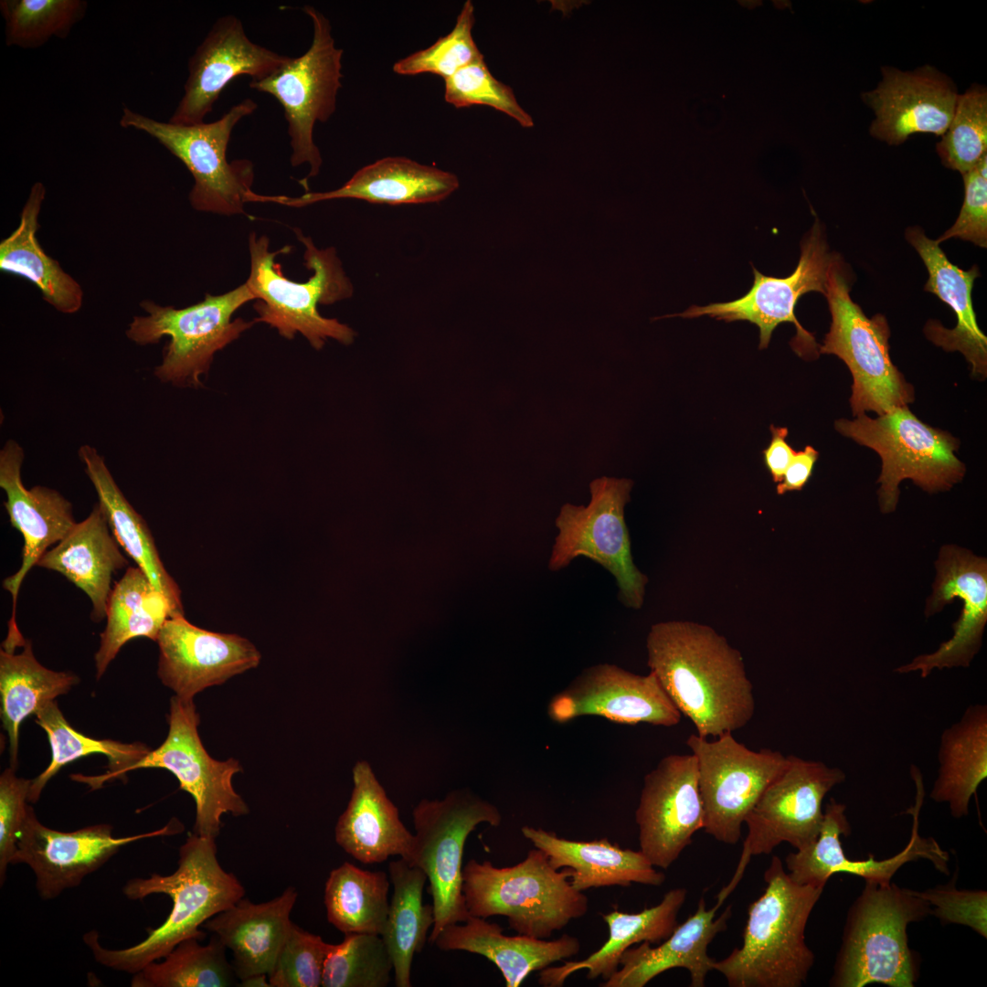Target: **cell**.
I'll return each instance as SVG.
<instances>
[{
  "mask_svg": "<svg viewBox=\"0 0 987 987\" xmlns=\"http://www.w3.org/2000/svg\"><path fill=\"white\" fill-rule=\"evenodd\" d=\"M459 186V178L451 172L407 157L388 156L362 167L334 190L305 193L298 197L252 192L249 202H274L296 207L339 198L387 205L428 204L446 199Z\"/></svg>",
  "mask_w": 987,
  "mask_h": 987,
  "instance_id": "cell-28",
  "label": "cell"
},
{
  "mask_svg": "<svg viewBox=\"0 0 987 987\" xmlns=\"http://www.w3.org/2000/svg\"><path fill=\"white\" fill-rule=\"evenodd\" d=\"M24 459L23 448L16 440H7L0 451V487L6 495L4 505L9 521L24 538L21 567L3 581L13 603L8 632L19 631L16 610L23 579L48 548L60 542L77 524L71 503L59 492L42 485L30 489L24 485Z\"/></svg>",
  "mask_w": 987,
  "mask_h": 987,
  "instance_id": "cell-26",
  "label": "cell"
},
{
  "mask_svg": "<svg viewBox=\"0 0 987 987\" xmlns=\"http://www.w3.org/2000/svg\"><path fill=\"white\" fill-rule=\"evenodd\" d=\"M764 881L763 894L748 907L742 946L714 960L712 970L730 987H801L815 961L805 929L823 888L794 882L777 855Z\"/></svg>",
  "mask_w": 987,
  "mask_h": 987,
  "instance_id": "cell-3",
  "label": "cell"
},
{
  "mask_svg": "<svg viewBox=\"0 0 987 987\" xmlns=\"http://www.w3.org/2000/svg\"><path fill=\"white\" fill-rule=\"evenodd\" d=\"M547 715L557 723L600 716L621 724L673 727L682 714L653 672L641 675L615 664L600 663L584 669L555 695Z\"/></svg>",
  "mask_w": 987,
  "mask_h": 987,
  "instance_id": "cell-21",
  "label": "cell"
},
{
  "mask_svg": "<svg viewBox=\"0 0 987 987\" xmlns=\"http://www.w3.org/2000/svg\"><path fill=\"white\" fill-rule=\"evenodd\" d=\"M168 723V735L163 744L132 765L128 772L146 768L172 772L180 788L195 801L193 833L217 839L222 815L249 813L247 803L232 784L233 776L242 768L234 759L218 761L207 752L198 735L199 716L193 699L173 696Z\"/></svg>",
  "mask_w": 987,
  "mask_h": 987,
  "instance_id": "cell-16",
  "label": "cell"
},
{
  "mask_svg": "<svg viewBox=\"0 0 987 987\" xmlns=\"http://www.w3.org/2000/svg\"><path fill=\"white\" fill-rule=\"evenodd\" d=\"M635 822L640 850L653 866L669 868L704 829L695 756L671 754L643 778Z\"/></svg>",
  "mask_w": 987,
  "mask_h": 987,
  "instance_id": "cell-20",
  "label": "cell"
},
{
  "mask_svg": "<svg viewBox=\"0 0 987 987\" xmlns=\"http://www.w3.org/2000/svg\"><path fill=\"white\" fill-rule=\"evenodd\" d=\"M945 166L961 175L987 154V91L972 86L959 94L951 121L937 144Z\"/></svg>",
  "mask_w": 987,
  "mask_h": 987,
  "instance_id": "cell-47",
  "label": "cell"
},
{
  "mask_svg": "<svg viewBox=\"0 0 987 987\" xmlns=\"http://www.w3.org/2000/svg\"><path fill=\"white\" fill-rule=\"evenodd\" d=\"M87 6L83 0H2L5 44L37 48L51 37L65 38Z\"/></svg>",
  "mask_w": 987,
  "mask_h": 987,
  "instance_id": "cell-45",
  "label": "cell"
},
{
  "mask_svg": "<svg viewBox=\"0 0 987 987\" xmlns=\"http://www.w3.org/2000/svg\"><path fill=\"white\" fill-rule=\"evenodd\" d=\"M771 440L769 446L762 451L764 463L775 483H779L791 463L795 451L787 442L788 429L770 425Z\"/></svg>",
  "mask_w": 987,
  "mask_h": 987,
  "instance_id": "cell-54",
  "label": "cell"
},
{
  "mask_svg": "<svg viewBox=\"0 0 987 987\" xmlns=\"http://www.w3.org/2000/svg\"><path fill=\"white\" fill-rule=\"evenodd\" d=\"M521 832L534 847L547 854L554 868L570 869V884L576 890L627 887L631 883L658 886L665 880L664 874L657 871L641 850L623 849L606 837L574 841L528 825Z\"/></svg>",
  "mask_w": 987,
  "mask_h": 987,
  "instance_id": "cell-33",
  "label": "cell"
},
{
  "mask_svg": "<svg viewBox=\"0 0 987 987\" xmlns=\"http://www.w3.org/2000/svg\"><path fill=\"white\" fill-rule=\"evenodd\" d=\"M173 616L168 600L138 567H129L108 600L107 622L95 654L97 679L127 642L139 637L156 641L163 625Z\"/></svg>",
  "mask_w": 987,
  "mask_h": 987,
  "instance_id": "cell-40",
  "label": "cell"
},
{
  "mask_svg": "<svg viewBox=\"0 0 987 987\" xmlns=\"http://www.w3.org/2000/svg\"><path fill=\"white\" fill-rule=\"evenodd\" d=\"M835 429L879 454L878 495L883 513L896 509L902 480L911 479L934 493L949 490L964 475V464L955 455L957 440L919 420L907 406L876 419L865 414L854 420L841 419Z\"/></svg>",
  "mask_w": 987,
  "mask_h": 987,
  "instance_id": "cell-10",
  "label": "cell"
},
{
  "mask_svg": "<svg viewBox=\"0 0 987 987\" xmlns=\"http://www.w3.org/2000/svg\"><path fill=\"white\" fill-rule=\"evenodd\" d=\"M182 830V824L174 820L161 829L125 837L114 836L111 825L105 823L60 832L42 824L30 806L12 865H28L36 876L39 897L52 899L66 889L78 886L122 847L145 838L175 834Z\"/></svg>",
  "mask_w": 987,
  "mask_h": 987,
  "instance_id": "cell-19",
  "label": "cell"
},
{
  "mask_svg": "<svg viewBox=\"0 0 987 987\" xmlns=\"http://www.w3.org/2000/svg\"><path fill=\"white\" fill-rule=\"evenodd\" d=\"M906 238L921 257L929 272L925 291L936 294L951 307L957 317L953 329L930 321L925 327L929 340L947 351L961 352L972 366V374L985 377L987 338L980 330L972 307L971 291L980 275L977 266L963 271L951 263L936 240L919 228H910Z\"/></svg>",
  "mask_w": 987,
  "mask_h": 987,
  "instance_id": "cell-32",
  "label": "cell"
},
{
  "mask_svg": "<svg viewBox=\"0 0 987 987\" xmlns=\"http://www.w3.org/2000/svg\"><path fill=\"white\" fill-rule=\"evenodd\" d=\"M313 36L308 50L291 58L278 69L249 87L269 93L282 106L292 150L291 164L310 165L308 176L320 172L322 156L313 141L317 122H325L334 113L336 96L342 87L344 50L335 46L328 18L312 5H304Z\"/></svg>",
  "mask_w": 987,
  "mask_h": 987,
  "instance_id": "cell-13",
  "label": "cell"
},
{
  "mask_svg": "<svg viewBox=\"0 0 987 987\" xmlns=\"http://www.w3.org/2000/svg\"><path fill=\"white\" fill-rule=\"evenodd\" d=\"M290 57L252 42L234 16L218 18L188 61L184 95L168 122L191 125L204 122L223 90L235 78L263 79Z\"/></svg>",
  "mask_w": 987,
  "mask_h": 987,
  "instance_id": "cell-23",
  "label": "cell"
},
{
  "mask_svg": "<svg viewBox=\"0 0 987 987\" xmlns=\"http://www.w3.org/2000/svg\"><path fill=\"white\" fill-rule=\"evenodd\" d=\"M416 831L410 864L419 867L430 883L434 942L450 924L470 917L462 893V855L469 834L481 823L497 827L499 809L467 788L450 791L441 800L422 799L413 809Z\"/></svg>",
  "mask_w": 987,
  "mask_h": 987,
  "instance_id": "cell-9",
  "label": "cell"
},
{
  "mask_svg": "<svg viewBox=\"0 0 987 987\" xmlns=\"http://www.w3.org/2000/svg\"><path fill=\"white\" fill-rule=\"evenodd\" d=\"M297 898L292 886L262 903L243 897L204 923L202 927L231 951L239 981L270 974L292 923L291 913Z\"/></svg>",
  "mask_w": 987,
  "mask_h": 987,
  "instance_id": "cell-30",
  "label": "cell"
},
{
  "mask_svg": "<svg viewBox=\"0 0 987 987\" xmlns=\"http://www.w3.org/2000/svg\"><path fill=\"white\" fill-rule=\"evenodd\" d=\"M192 937L178 943L163 961H153L135 972L133 987H228L239 980L227 949L212 935L210 941Z\"/></svg>",
  "mask_w": 987,
  "mask_h": 987,
  "instance_id": "cell-44",
  "label": "cell"
},
{
  "mask_svg": "<svg viewBox=\"0 0 987 987\" xmlns=\"http://www.w3.org/2000/svg\"><path fill=\"white\" fill-rule=\"evenodd\" d=\"M31 780L16 777L8 768L0 776V883L5 881L6 869L16 852L17 841L27 822Z\"/></svg>",
  "mask_w": 987,
  "mask_h": 987,
  "instance_id": "cell-52",
  "label": "cell"
},
{
  "mask_svg": "<svg viewBox=\"0 0 987 987\" xmlns=\"http://www.w3.org/2000/svg\"><path fill=\"white\" fill-rule=\"evenodd\" d=\"M647 664L703 738L744 727L755 713L741 653L713 628L662 621L647 635Z\"/></svg>",
  "mask_w": 987,
  "mask_h": 987,
  "instance_id": "cell-1",
  "label": "cell"
},
{
  "mask_svg": "<svg viewBox=\"0 0 987 987\" xmlns=\"http://www.w3.org/2000/svg\"><path fill=\"white\" fill-rule=\"evenodd\" d=\"M353 791L334 828L336 844L363 864H377L398 855L410 861L412 834L399 819L397 806L387 797L367 761L353 768Z\"/></svg>",
  "mask_w": 987,
  "mask_h": 987,
  "instance_id": "cell-29",
  "label": "cell"
},
{
  "mask_svg": "<svg viewBox=\"0 0 987 987\" xmlns=\"http://www.w3.org/2000/svg\"><path fill=\"white\" fill-rule=\"evenodd\" d=\"M686 889L673 888L664 894L654 907L638 913L617 909L602 915L609 928V938L596 951L581 960L567 961L557 967L540 971L538 982L545 987H561L574 972L587 970V978L608 980L620 966L625 950L634 944L647 941L659 944L667 939L678 925L677 916L686 898Z\"/></svg>",
  "mask_w": 987,
  "mask_h": 987,
  "instance_id": "cell-35",
  "label": "cell"
},
{
  "mask_svg": "<svg viewBox=\"0 0 987 987\" xmlns=\"http://www.w3.org/2000/svg\"><path fill=\"white\" fill-rule=\"evenodd\" d=\"M956 876L944 886H938L918 894L929 902L930 915L941 924H959L970 927L987 938V893L985 890H960Z\"/></svg>",
  "mask_w": 987,
  "mask_h": 987,
  "instance_id": "cell-51",
  "label": "cell"
},
{
  "mask_svg": "<svg viewBox=\"0 0 987 987\" xmlns=\"http://www.w3.org/2000/svg\"><path fill=\"white\" fill-rule=\"evenodd\" d=\"M78 456L120 546L168 600L175 616L184 614L181 590L166 571L145 520L119 488L104 458L88 444L79 448Z\"/></svg>",
  "mask_w": 987,
  "mask_h": 987,
  "instance_id": "cell-36",
  "label": "cell"
},
{
  "mask_svg": "<svg viewBox=\"0 0 987 987\" xmlns=\"http://www.w3.org/2000/svg\"><path fill=\"white\" fill-rule=\"evenodd\" d=\"M937 577L929 598L927 616L939 611L954 598L962 600L954 633L930 653L921 654L895 669L898 674L919 672L922 678L935 670L969 667L978 653L987 623V561L956 546L943 547L936 562Z\"/></svg>",
  "mask_w": 987,
  "mask_h": 987,
  "instance_id": "cell-22",
  "label": "cell"
},
{
  "mask_svg": "<svg viewBox=\"0 0 987 987\" xmlns=\"http://www.w3.org/2000/svg\"><path fill=\"white\" fill-rule=\"evenodd\" d=\"M388 874L393 895L381 937L392 959L395 985L410 987L413 957L424 949L434 910L432 904H423L428 879L419 867L400 857L389 863Z\"/></svg>",
  "mask_w": 987,
  "mask_h": 987,
  "instance_id": "cell-42",
  "label": "cell"
},
{
  "mask_svg": "<svg viewBox=\"0 0 987 987\" xmlns=\"http://www.w3.org/2000/svg\"><path fill=\"white\" fill-rule=\"evenodd\" d=\"M732 891L731 887L725 886L716 904L710 909L706 908L702 897L695 912L678 924L657 947H651V943L644 941L629 948L621 957L619 969L600 986L643 987L666 971L683 968L689 972L691 987H704L707 973L713 971L714 959L707 954L708 945L718 933L726 930L731 906L718 918H715V916Z\"/></svg>",
  "mask_w": 987,
  "mask_h": 987,
  "instance_id": "cell-27",
  "label": "cell"
},
{
  "mask_svg": "<svg viewBox=\"0 0 987 987\" xmlns=\"http://www.w3.org/2000/svg\"><path fill=\"white\" fill-rule=\"evenodd\" d=\"M910 775L915 783L916 797L914 805L906 812L912 815L913 823L910 838L902 851L883 860H876L872 854L865 860L847 858L840 840L841 835L848 836L851 833L846 805L831 798L824 808L817 839L806 848L786 856L785 865L790 877L800 885L824 888L833 875L844 873L860 876L865 882L887 885L900 867L919 859L929 861L938 871L949 875V853L934 838L919 834V813L925 797L924 782L917 766L911 765Z\"/></svg>",
  "mask_w": 987,
  "mask_h": 987,
  "instance_id": "cell-18",
  "label": "cell"
},
{
  "mask_svg": "<svg viewBox=\"0 0 987 987\" xmlns=\"http://www.w3.org/2000/svg\"><path fill=\"white\" fill-rule=\"evenodd\" d=\"M393 963L378 934L349 933L332 944L323 972V987H386Z\"/></svg>",
  "mask_w": 987,
  "mask_h": 987,
  "instance_id": "cell-46",
  "label": "cell"
},
{
  "mask_svg": "<svg viewBox=\"0 0 987 987\" xmlns=\"http://www.w3.org/2000/svg\"><path fill=\"white\" fill-rule=\"evenodd\" d=\"M474 23V6L472 1L467 0L448 35L438 38L431 46L398 60L393 65V71L403 76L431 73L445 80L462 68L483 58L472 37Z\"/></svg>",
  "mask_w": 987,
  "mask_h": 987,
  "instance_id": "cell-48",
  "label": "cell"
},
{
  "mask_svg": "<svg viewBox=\"0 0 987 987\" xmlns=\"http://www.w3.org/2000/svg\"><path fill=\"white\" fill-rule=\"evenodd\" d=\"M836 257L829 252L821 226L816 219L801 242L798 265L790 276H766L753 267L752 287L740 298L706 306L693 305L683 313L663 315L653 320L708 315L726 322L748 321L759 329V349L768 347L772 332L780 324L789 322L795 325L797 332L791 342L792 349L800 356L814 357L817 356V343L814 336L797 320L795 306L798 300L809 292H819L825 295L828 272Z\"/></svg>",
  "mask_w": 987,
  "mask_h": 987,
  "instance_id": "cell-17",
  "label": "cell"
},
{
  "mask_svg": "<svg viewBox=\"0 0 987 987\" xmlns=\"http://www.w3.org/2000/svg\"><path fill=\"white\" fill-rule=\"evenodd\" d=\"M37 566L60 573L86 593L92 604L90 618L100 622L106 617L112 576L129 566V560L120 549L98 502L84 520L42 556Z\"/></svg>",
  "mask_w": 987,
  "mask_h": 987,
  "instance_id": "cell-31",
  "label": "cell"
},
{
  "mask_svg": "<svg viewBox=\"0 0 987 987\" xmlns=\"http://www.w3.org/2000/svg\"><path fill=\"white\" fill-rule=\"evenodd\" d=\"M788 759L785 769L767 787L745 819L748 834L735 873L738 877L752 855L769 854L784 842L796 850L811 845L822 827L825 796L846 779L842 769L822 761L794 755Z\"/></svg>",
  "mask_w": 987,
  "mask_h": 987,
  "instance_id": "cell-15",
  "label": "cell"
},
{
  "mask_svg": "<svg viewBox=\"0 0 987 987\" xmlns=\"http://www.w3.org/2000/svg\"><path fill=\"white\" fill-rule=\"evenodd\" d=\"M45 196L44 185L36 182L22 208L17 228L0 243V270L27 279L37 287L48 304L62 313L71 314L82 306L83 291L43 250L37 239Z\"/></svg>",
  "mask_w": 987,
  "mask_h": 987,
  "instance_id": "cell-38",
  "label": "cell"
},
{
  "mask_svg": "<svg viewBox=\"0 0 987 987\" xmlns=\"http://www.w3.org/2000/svg\"><path fill=\"white\" fill-rule=\"evenodd\" d=\"M16 649L0 651L1 719L9 738L13 769L17 764L22 721L68 693L79 681L71 673L52 671L38 663L29 640H26L20 653H16Z\"/></svg>",
  "mask_w": 987,
  "mask_h": 987,
  "instance_id": "cell-41",
  "label": "cell"
},
{
  "mask_svg": "<svg viewBox=\"0 0 987 987\" xmlns=\"http://www.w3.org/2000/svg\"><path fill=\"white\" fill-rule=\"evenodd\" d=\"M257 107L247 98L213 122L191 125L156 121L124 107L120 125L145 133L186 165L194 178L189 201L196 210L229 216L244 213L254 173L249 160H227L228 144L236 124Z\"/></svg>",
  "mask_w": 987,
  "mask_h": 987,
  "instance_id": "cell-8",
  "label": "cell"
},
{
  "mask_svg": "<svg viewBox=\"0 0 987 987\" xmlns=\"http://www.w3.org/2000/svg\"><path fill=\"white\" fill-rule=\"evenodd\" d=\"M252 300L255 297L244 283L224 294H207L202 302L181 309L143 301L140 306L146 315L134 316L125 334L139 345L156 344L168 336L154 376L176 387H199L214 355L255 324L232 320L234 313Z\"/></svg>",
  "mask_w": 987,
  "mask_h": 987,
  "instance_id": "cell-7",
  "label": "cell"
},
{
  "mask_svg": "<svg viewBox=\"0 0 987 987\" xmlns=\"http://www.w3.org/2000/svg\"><path fill=\"white\" fill-rule=\"evenodd\" d=\"M716 738L709 741L692 734L686 745L697 760L704 830L716 840L735 845L748 813L785 769L789 759L769 748L751 750L732 732Z\"/></svg>",
  "mask_w": 987,
  "mask_h": 987,
  "instance_id": "cell-14",
  "label": "cell"
},
{
  "mask_svg": "<svg viewBox=\"0 0 987 987\" xmlns=\"http://www.w3.org/2000/svg\"><path fill=\"white\" fill-rule=\"evenodd\" d=\"M332 944L292 923L268 975L271 987L322 986L324 966Z\"/></svg>",
  "mask_w": 987,
  "mask_h": 987,
  "instance_id": "cell-50",
  "label": "cell"
},
{
  "mask_svg": "<svg viewBox=\"0 0 987 987\" xmlns=\"http://www.w3.org/2000/svg\"><path fill=\"white\" fill-rule=\"evenodd\" d=\"M390 883L383 871H368L345 862L325 882L327 920L342 933L382 935L386 927Z\"/></svg>",
  "mask_w": 987,
  "mask_h": 987,
  "instance_id": "cell-43",
  "label": "cell"
},
{
  "mask_svg": "<svg viewBox=\"0 0 987 987\" xmlns=\"http://www.w3.org/2000/svg\"><path fill=\"white\" fill-rule=\"evenodd\" d=\"M929 915L930 906L918 891L865 882L848 910L829 985L913 987L919 961L907 929Z\"/></svg>",
  "mask_w": 987,
  "mask_h": 987,
  "instance_id": "cell-4",
  "label": "cell"
},
{
  "mask_svg": "<svg viewBox=\"0 0 987 987\" xmlns=\"http://www.w3.org/2000/svg\"><path fill=\"white\" fill-rule=\"evenodd\" d=\"M882 75L877 87L863 94L875 113L874 137L897 145L917 133H945L959 95L951 80L931 66L913 71L886 67Z\"/></svg>",
  "mask_w": 987,
  "mask_h": 987,
  "instance_id": "cell-25",
  "label": "cell"
},
{
  "mask_svg": "<svg viewBox=\"0 0 987 987\" xmlns=\"http://www.w3.org/2000/svg\"><path fill=\"white\" fill-rule=\"evenodd\" d=\"M836 257L827 277L825 297L832 315L821 354H832L848 366L854 382L850 403L854 416H879L913 401V388L889 356V327L882 314L865 315L850 297V287Z\"/></svg>",
  "mask_w": 987,
  "mask_h": 987,
  "instance_id": "cell-11",
  "label": "cell"
},
{
  "mask_svg": "<svg viewBox=\"0 0 987 987\" xmlns=\"http://www.w3.org/2000/svg\"><path fill=\"white\" fill-rule=\"evenodd\" d=\"M122 890L133 900L164 894L173 902L164 922L150 929L148 936L134 946L110 950L101 945L98 932L92 930L84 935L83 940L98 963L132 974L163 959L186 939H203L206 934L199 927L245 896V888L237 876L221 866L216 839L193 832L179 848L178 865L174 873L131 879Z\"/></svg>",
  "mask_w": 987,
  "mask_h": 987,
  "instance_id": "cell-2",
  "label": "cell"
},
{
  "mask_svg": "<svg viewBox=\"0 0 987 987\" xmlns=\"http://www.w3.org/2000/svg\"><path fill=\"white\" fill-rule=\"evenodd\" d=\"M462 893L470 916H504L517 934L541 939L589 910L587 896L570 884V869L554 868L536 847L512 866L469 860L462 868Z\"/></svg>",
  "mask_w": 987,
  "mask_h": 987,
  "instance_id": "cell-6",
  "label": "cell"
},
{
  "mask_svg": "<svg viewBox=\"0 0 987 987\" xmlns=\"http://www.w3.org/2000/svg\"><path fill=\"white\" fill-rule=\"evenodd\" d=\"M239 986L243 987H271L268 975H255L239 981Z\"/></svg>",
  "mask_w": 987,
  "mask_h": 987,
  "instance_id": "cell-56",
  "label": "cell"
},
{
  "mask_svg": "<svg viewBox=\"0 0 987 987\" xmlns=\"http://www.w3.org/2000/svg\"><path fill=\"white\" fill-rule=\"evenodd\" d=\"M36 722L41 727L51 748V761L37 778L31 780L28 801L37 802L49 780L65 765L92 754L108 759V771L98 776L73 774V780L97 790L107 781L123 778L129 768L141 760L151 749L141 742L122 743L111 739H95L75 730L65 719L57 703L51 701L36 713Z\"/></svg>",
  "mask_w": 987,
  "mask_h": 987,
  "instance_id": "cell-39",
  "label": "cell"
},
{
  "mask_svg": "<svg viewBox=\"0 0 987 987\" xmlns=\"http://www.w3.org/2000/svg\"><path fill=\"white\" fill-rule=\"evenodd\" d=\"M446 926L434 942L441 950H464L482 955L501 971L506 987H519L534 971L577 955L580 942L563 934L557 939L526 935L507 936L497 923L470 916L466 921Z\"/></svg>",
  "mask_w": 987,
  "mask_h": 987,
  "instance_id": "cell-34",
  "label": "cell"
},
{
  "mask_svg": "<svg viewBox=\"0 0 987 987\" xmlns=\"http://www.w3.org/2000/svg\"><path fill=\"white\" fill-rule=\"evenodd\" d=\"M296 234L305 246L304 265L313 271L305 282L286 278L275 261L278 254L290 251L289 246L270 251L267 237L257 238L254 232L249 235L250 272L245 284L258 300L254 308L259 316L254 323H266L288 339L300 333L317 350L329 338L349 345L356 335L354 330L336 319L322 316L318 311L319 304H332L353 293L335 249H319L311 238L300 231Z\"/></svg>",
  "mask_w": 987,
  "mask_h": 987,
  "instance_id": "cell-5",
  "label": "cell"
},
{
  "mask_svg": "<svg viewBox=\"0 0 987 987\" xmlns=\"http://www.w3.org/2000/svg\"><path fill=\"white\" fill-rule=\"evenodd\" d=\"M987 154L975 166L962 175L964 201L953 226L936 241L939 244L951 238L968 240L982 248L987 247Z\"/></svg>",
  "mask_w": 987,
  "mask_h": 987,
  "instance_id": "cell-53",
  "label": "cell"
},
{
  "mask_svg": "<svg viewBox=\"0 0 987 987\" xmlns=\"http://www.w3.org/2000/svg\"><path fill=\"white\" fill-rule=\"evenodd\" d=\"M818 455V451L810 445L803 451H796L781 482L777 485L778 494L801 490L812 476Z\"/></svg>",
  "mask_w": 987,
  "mask_h": 987,
  "instance_id": "cell-55",
  "label": "cell"
},
{
  "mask_svg": "<svg viewBox=\"0 0 987 987\" xmlns=\"http://www.w3.org/2000/svg\"><path fill=\"white\" fill-rule=\"evenodd\" d=\"M632 485L629 479L602 476L590 482L587 505L563 504L547 567L557 572L577 557H587L614 577L626 607L640 609L648 578L634 565L624 518Z\"/></svg>",
  "mask_w": 987,
  "mask_h": 987,
  "instance_id": "cell-12",
  "label": "cell"
},
{
  "mask_svg": "<svg viewBox=\"0 0 987 987\" xmlns=\"http://www.w3.org/2000/svg\"><path fill=\"white\" fill-rule=\"evenodd\" d=\"M444 100L455 108L485 105L515 120L521 126H534L532 117L519 105L511 87L499 81L483 58L478 59L444 80Z\"/></svg>",
  "mask_w": 987,
  "mask_h": 987,
  "instance_id": "cell-49",
  "label": "cell"
},
{
  "mask_svg": "<svg viewBox=\"0 0 987 987\" xmlns=\"http://www.w3.org/2000/svg\"><path fill=\"white\" fill-rule=\"evenodd\" d=\"M155 642L158 677L184 699L255 668L261 657L248 639L199 628L184 614L167 619Z\"/></svg>",
  "mask_w": 987,
  "mask_h": 987,
  "instance_id": "cell-24",
  "label": "cell"
},
{
  "mask_svg": "<svg viewBox=\"0 0 987 987\" xmlns=\"http://www.w3.org/2000/svg\"><path fill=\"white\" fill-rule=\"evenodd\" d=\"M938 763L929 798L948 803L954 818L967 816L971 797L987 779V705H970L956 723L943 730Z\"/></svg>",
  "mask_w": 987,
  "mask_h": 987,
  "instance_id": "cell-37",
  "label": "cell"
}]
</instances>
